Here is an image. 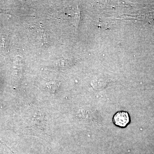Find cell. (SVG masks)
<instances>
[{"mask_svg": "<svg viewBox=\"0 0 154 154\" xmlns=\"http://www.w3.org/2000/svg\"><path fill=\"white\" fill-rule=\"evenodd\" d=\"M113 122L119 127H125L130 122L129 114L125 111H119L113 116Z\"/></svg>", "mask_w": 154, "mask_h": 154, "instance_id": "cell-1", "label": "cell"}, {"mask_svg": "<svg viewBox=\"0 0 154 154\" xmlns=\"http://www.w3.org/2000/svg\"><path fill=\"white\" fill-rule=\"evenodd\" d=\"M9 38L7 35L2 34L0 36V49L2 52L6 53L8 51Z\"/></svg>", "mask_w": 154, "mask_h": 154, "instance_id": "cell-2", "label": "cell"}, {"mask_svg": "<svg viewBox=\"0 0 154 154\" xmlns=\"http://www.w3.org/2000/svg\"><path fill=\"white\" fill-rule=\"evenodd\" d=\"M50 85H49V87L50 88V89L51 90H54V91H55V88H54L55 87L56 88L57 86L55 84V83H50Z\"/></svg>", "mask_w": 154, "mask_h": 154, "instance_id": "cell-3", "label": "cell"}]
</instances>
